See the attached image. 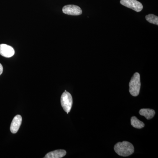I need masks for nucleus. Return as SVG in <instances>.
Returning a JSON list of instances; mask_svg holds the SVG:
<instances>
[{"label":"nucleus","mask_w":158,"mask_h":158,"mask_svg":"<svg viewBox=\"0 0 158 158\" xmlns=\"http://www.w3.org/2000/svg\"><path fill=\"white\" fill-rule=\"evenodd\" d=\"M145 18L148 22L154 24L158 25V17L157 16L153 14H149L145 16Z\"/></svg>","instance_id":"obj_11"},{"label":"nucleus","mask_w":158,"mask_h":158,"mask_svg":"<svg viewBox=\"0 0 158 158\" xmlns=\"http://www.w3.org/2000/svg\"><path fill=\"white\" fill-rule=\"evenodd\" d=\"M115 152L121 156H128L134 152L135 148L131 143L127 141L119 142L115 144L114 148Z\"/></svg>","instance_id":"obj_1"},{"label":"nucleus","mask_w":158,"mask_h":158,"mask_svg":"<svg viewBox=\"0 0 158 158\" xmlns=\"http://www.w3.org/2000/svg\"><path fill=\"white\" fill-rule=\"evenodd\" d=\"M120 3L123 6L133 9L137 12H140L143 8L142 4L137 0H121Z\"/></svg>","instance_id":"obj_4"},{"label":"nucleus","mask_w":158,"mask_h":158,"mask_svg":"<svg viewBox=\"0 0 158 158\" xmlns=\"http://www.w3.org/2000/svg\"><path fill=\"white\" fill-rule=\"evenodd\" d=\"M66 152L64 150L59 149L51 152L46 155L44 158H61L66 155Z\"/></svg>","instance_id":"obj_8"},{"label":"nucleus","mask_w":158,"mask_h":158,"mask_svg":"<svg viewBox=\"0 0 158 158\" xmlns=\"http://www.w3.org/2000/svg\"><path fill=\"white\" fill-rule=\"evenodd\" d=\"M3 71V68L2 65V64L0 63V75L2 73Z\"/></svg>","instance_id":"obj_12"},{"label":"nucleus","mask_w":158,"mask_h":158,"mask_svg":"<svg viewBox=\"0 0 158 158\" xmlns=\"http://www.w3.org/2000/svg\"><path fill=\"white\" fill-rule=\"evenodd\" d=\"M15 54L14 49L12 47L6 44H0V55L6 58H10Z\"/></svg>","instance_id":"obj_6"},{"label":"nucleus","mask_w":158,"mask_h":158,"mask_svg":"<svg viewBox=\"0 0 158 158\" xmlns=\"http://www.w3.org/2000/svg\"><path fill=\"white\" fill-rule=\"evenodd\" d=\"M22 122V118L19 115L15 116L11 122L10 126V131L13 134H15L19 130L20 127Z\"/></svg>","instance_id":"obj_7"},{"label":"nucleus","mask_w":158,"mask_h":158,"mask_svg":"<svg viewBox=\"0 0 158 158\" xmlns=\"http://www.w3.org/2000/svg\"><path fill=\"white\" fill-rule=\"evenodd\" d=\"M63 13L69 15H79L82 13L81 9L75 5H67L62 8Z\"/></svg>","instance_id":"obj_5"},{"label":"nucleus","mask_w":158,"mask_h":158,"mask_svg":"<svg viewBox=\"0 0 158 158\" xmlns=\"http://www.w3.org/2000/svg\"><path fill=\"white\" fill-rule=\"evenodd\" d=\"M131 124L133 127L137 129L142 128L144 127V123L139 120L135 116H133L131 118Z\"/></svg>","instance_id":"obj_10"},{"label":"nucleus","mask_w":158,"mask_h":158,"mask_svg":"<svg viewBox=\"0 0 158 158\" xmlns=\"http://www.w3.org/2000/svg\"><path fill=\"white\" fill-rule=\"evenodd\" d=\"M155 111L150 109H142L139 111V114L141 116H144L147 119L152 118L155 115Z\"/></svg>","instance_id":"obj_9"},{"label":"nucleus","mask_w":158,"mask_h":158,"mask_svg":"<svg viewBox=\"0 0 158 158\" xmlns=\"http://www.w3.org/2000/svg\"><path fill=\"white\" fill-rule=\"evenodd\" d=\"M141 88L140 74L135 73L129 83V92L133 96H138Z\"/></svg>","instance_id":"obj_2"},{"label":"nucleus","mask_w":158,"mask_h":158,"mask_svg":"<svg viewBox=\"0 0 158 158\" xmlns=\"http://www.w3.org/2000/svg\"><path fill=\"white\" fill-rule=\"evenodd\" d=\"M61 103L63 110L68 114L72 106L73 98L71 94L66 90L61 96Z\"/></svg>","instance_id":"obj_3"}]
</instances>
